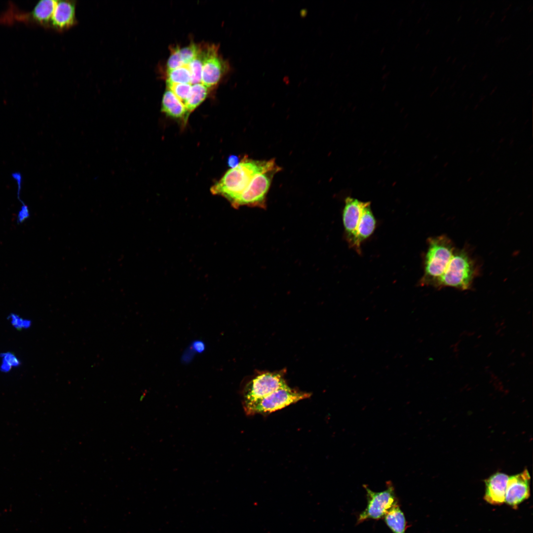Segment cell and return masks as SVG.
Segmentation results:
<instances>
[{"mask_svg": "<svg viewBox=\"0 0 533 533\" xmlns=\"http://www.w3.org/2000/svg\"><path fill=\"white\" fill-rule=\"evenodd\" d=\"M277 166L274 158L258 160L244 156L236 167L228 170L212 187L211 191L213 194L225 197L233 205L257 175Z\"/></svg>", "mask_w": 533, "mask_h": 533, "instance_id": "cell-1", "label": "cell"}, {"mask_svg": "<svg viewBox=\"0 0 533 533\" xmlns=\"http://www.w3.org/2000/svg\"><path fill=\"white\" fill-rule=\"evenodd\" d=\"M345 235L349 246L361 252L362 242L374 231L376 221L370 202L347 197L343 213Z\"/></svg>", "mask_w": 533, "mask_h": 533, "instance_id": "cell-2", "label": "cell"}, {"mask_svg": "<svg viewBox=\"0 0 533 533\" xmlns=\"http://www.w3.org/2000/svg\"><path fill=\"white\" fill-rule=\"evenodd\" d=\"M427 244L424 273L419 284L434 286L444 273L455 248L451 239L444 234L429 238Z\"/></svg>", "mask_w": 533, "mask_h": 533, "instance_id": "cell-3", "label": "cell"}, {"mask_svg": "<svg viewBox=\"0 0 533 533\" xmlns=\"http://www.w3.org/2000/svg\"><path fill=\"white\" fill-rule=\"evenodd\" d=\"M477 272L475 263L466 250L455 249L444 273L433 287L467 290L470 289Z\"/></svg>", "mask_w": 533, "mask_h": 533, "instance_id": "cell-4", "label": "cell"}, {"mask_svg": "<svg viewBox=\"0 0 533 533\" xmlns=\"http://www.w3.org/2000/svg\"><path fill=\"white\" fill-rule=\"evenodd\" d=\"M310 395L309 393L298 391L288 386L243 407L248 415L267 414L308 398Z\"/></svg>", "mask_w": 533, "mask_h": 533, "instance_id": "cell-5", "label": "cell"}, {"mask_svg": "<svg viewBox=\"0 0 533 533\" xmlns=\"http://www.w3.org/2000/svg\"><path fill=\"white\" fill-rule=\"evenodd\" d=\"M282 372H263L247 382L241 390L243 406L288 386Z\"/></svg>", "mask_w": 533, "mask_h": 533, "instance_id": "cell-6", "label": "cell"}, {"mask_svg": "<svg viewBox=\"0 0 533 533\" xmlns=\"http://www.w3.org/2000/svg\"><path fill=\"white\" fill-rule=\"evenodd\" d=\"M364 487L366 491L368 503L359 516L358 523L368 519H380L397 503L394 488L390 482H387L385 490L380 492H374L366 485Z\"/></svg>", "mask_w": 533, "mask_h": 533, "instance_id": "cell-7", "label": "cell"}, {"mask_svg": "<svg viewBox=\"0 0 533 533\" xmlns=\"http://www.w3.org/2000/svg\"><path fill=\"white\" fill-rule=\"evenodd\" d=\"M280 170L281 167L277 166L272 170L257 175L233 206L236 208L242 205L264 207L266 195L273 177Z\"/></svg>", "mask_w": 533, "mask_h": 533, "instance_id": "cell-8", "label": "cell"}, {"mask_svg": "<svg viewBox=\"0 0 533 533\" xmlns=\"http://www.w3.org/2000/svg\"><path fill=\"white\" fill-rule=\"evenodd\" d=\"M218 49L213 44L203 49L201 83L209 89L216 86L229 69L228 63L219 55Z\"/></svg>", "mask_w": 533, "mask_h": 533, "instance_id": "cell-9", "label": "cell"}, {"mask_svg": "<svg viewBox=\"0 0 533 533\" xmlns=\"http://www.w3.org/2000/svg\"><path fill=\"white\" fill-rule=\"evenodd\" d=\"M530 476L527 469L521 473L509 477L506 490L504 502L517 507L530 496Z\"/></svg>", "mask_w": 533, "mask_h": 533, "instance_id": "cell-10", "label": "cell"}, {"mask_svg": "<svg viewBox=\"0 0 533 533\" xmlns=\"http://www.w3.org/2000/svg\"><path fill=\"white\" fill-rule=\"evenodd\" d=\"M76 2L74 0H57L50 25L56 30L64 32L77 23Z\"/></svg>", "mask_w": 533, "mask_h": 533, "instance_id": "cell-11", "label": "cell"}, {"mask_svg": "<svg viewBox=\"0 0 533 533\" xmlns=\"http://www.w3.org/2000/svg\"><path fill=\"white\" fill-rule=\"evenodd\" d=\"M509 477L506 474L496 472L485 480V500L494 505L504 502L505 495Z\"/></svg>", "mask_w": 533, "mask_h": 533, "instance_id": "cell-12", "label": "cell"}, {"mask_svg": "<svg viewBox=\"0 0 533 533\" xmlns=\"http://www.w3.org/2000/svg\"><path fill=\"white\" fill-rule=\"evenodd\" d=\"M161 110L171 117L185 120L189 114L184 104L169 89L163 95Z\"/></svg>", "mask_w": 533, "mask_h": 533, "instance_id": "cell-13", "label": "cell"}, {"mask_svg": "<svg viewBox=\"0 0 533 533\" xmlns=\"http://www.w3.org/2000/svg\"><path fill=\"white\" fill-rule=\"evenodd\" d=\"M393 533H405L406 520L403 512L396 503L383 517Z\"/></svg>", "mask_w": 533, "mask_h": 533, "instance_id": "cell-14", "label": "cell"}, {"mask_svg": "<svg viewBox=\"0 0 533 533\" xmlns=\"http://www.w3.org/2000/svg\"><path fill=\"white\" fill-rule=\"evenodd\" d=\"M57 3V0H41L35 7L33 12L34 19L43 24H50Z\"/></svg>", "mask_w": 533, "mask_h": 533, "instance_id": "cell-15", "label": "cell"}, {"mask_svg": "<svg viewBox=\"0 0 533 533\" xmlns=\"http://www.w3.org/2000/svg\"><path fill=\"white\" fill-rule=\"evenodd\" d=\"M209 88L201 83L191 85L190 95L184 105L189 113L195 110L206 98Z\"/></svg>", "mask_w": 533, "mask_h": 533, "instance_id": "cell-16", "label": "cell"}, {"mask_svg": "<svg viewBox=\"0 0 533 533\" xmlns=\"http://www.w3.org/2000/svg\"><path fill=\"white\" fill-rule=\"evenodd\" d=\"M166 82L172 83H190L191 76L188 65L167 70Z\"/></svg>", "mask_w": 533, "mask_h": 533, "instance_id": "cell-17", "label": "cell"}, {"mask_svg": "<svg viewBox=\"0 0 533 533\" xmlns=\"http://www.w3.org/2000/svg\"><path fill=\"white\" fill-rule=\"evenodd\" d=\"M203 60V49L201 48L197 56L188 64L191 76V85L201 83Z\"/></svg>", "mask_w": 533, "mask_h": 533, "instance_id": "cell-18", "label": "cell"}, {"mask_svg": "<svg viewBox=\"0 0 533 533\" xmlns=\"http://www.w3.org/2000/svg\"><path fill=\"white\" fill-rule=\"evenodd\" d=\"M170 90L184 105L190 95L191 84L190 83H172L167 82Z\"/></svg>", "mask_w": 533, "mask_h": 533, "instance_id": "cell-19", "label": "cell"}, {"mask_svg": "<svg viewBox=\"0 0 533 533\" xmlns=\"http://www.w3.org/2000/svg\"><path fill=\"white\" fill-rule=\"evenodd\" d=\"M201 47L195 43H191L185 47L180 48L181 57L184 65L189 64L198 54Z\"/></svg>", "mask_w": 533, "mask_h": 533, "instance_id": "cell-20", "label": "cell"}, {"mask_svg": "<svg viewBox=\"0 0 533 533\" xmlns=\"http://www.w3.org/2000/svg\"><path fill=\"white\" fill-rule=\"evenodd\" d=\"M180 48L176 46L171 49L170 54L167 62V70L174 69L184 65L181 57Z\"/></svg>", "mask_w": 533, "mask_h": 533, "instance_id": "cell-21", "label": "cell"}, {"mask_svg": "<svg viewBox=\"0 0 533 533\" xmlns=\"http://www.w3.org/2000/svg\"><path fill=\"white\" fill-rule=\"evenodd\" d=\"M3 362L1 365V368L4 371L9 370L13 366H17L19 364L18 360L14 355L7 353L3 355Z\"/></svg>", "mask_w": 533, "mask_h": 533, "instance_id": "cell-22", "label": "cell"}, {"mask_svg": "<svg viewBox=\"0 0 533 533\" xmlns=\"http://www.w3.org/2000/svg\"><path fill=\"white\" fill-rule=\"evenodd\" d=\"M30 216V213L28 206L26 204H23L18 211L16 221L18 224H22Z\"/></svg>", "mask_w": 533, "mask_h": 533, "instance_id": "cell-23", "label": "cell"}, {"mask_svg": "<svg viewBox=\"0 0 533 533\" xmlns=\"http://www.w3.org/2000/svg\"><path fill=\"white\" fill-rule=\"evenodd\" d=\"M11 319L13 325L16 328L19 329L23 328H27L30 325V323L29 321L23 320L18 317L17 316H11Z\"/></svg>", "mask_w": 533, "mask_h": 533, "instance_id": "cell-24", "label": "cell"}, {"mask_svg": "<svg viewBox=\"0 0 533 533\" xmlns=\"http://www.w3.org/2000/svg\"><path fill=\"white\" fill-rule=\"evenodd\" d=\"M190 347L194 352L201 353L205 349V344L201 341L196 340L192 342Z\"/></svg>", "mask_w": 533, "mask_h": 533, "instance_id": "cell-25", "label": "cell"}, {"mask_svg": "<svg viewBox=\"0 0 533 533\" xmlns=\"http://www.w3.org/2000/svg\"><path fill=\"white\" fill-rule=\"evenodd\" d=\"M239 162V158L234 155L229 156L228 159V164L231 168L236 167Z\"/></svg>", "mask_w": 533, "mask_h": 533, "instance_id": "cell-26", "label": "cell"}, {"mask_svg": "<svg viewBox=\"0 0 533 533\" xmlns=\"http://www.w3.org/2000/svg\"><path fill=\"white\" fill-rule=\"evenodd\" d=\"M193 351V350L190 346V348H188L186 350V351L183 354L182 358V361H184L185 363L190 361L191 357L193 356V353H191V352H192Z\"/></svg>", "mask_w": 533, "mask_h": 533, "instance_id": "cell-27", "label": "cell"}, {"mask_svg": "<svg viewBox=\"0 0 533 533\" xmlns=\"http://www.w3.org/2000/svg\"><path fill=\"white\" fill-rule=\"evenodd\" d=\"M308 11L306 8H304L301 9L300 11V15L302 17H305L307 14Z\"/></svg>", "mask_w": 533, "mask_h": 533, "instance_id": "cell-28", "label": "cell"}, {"mask_svg": "<svg viewBox=\"0 0 533 533\" xmlns=\"http://www.w3.org/2000/svg\"><path fill=\"white\" fill-rule=\"evenodd\" d=\"M511 6H512V4L511 3V4H510V5H508V6H507V7H506V8H505V9H504V10H503V12H502V13H504V12H505L506 11H507V10H508V9H509L510 8V7H511Z\"/></svg>", "mask_w": 533, "mask_h": 533, "instance_id": "cell-29", "label": "cell"}, {"mask_svg": "<svg viewBox=\"0 0 533 533\" xmlns=\"http://www.w3.org/2000/svg\"><path fill=\"white\" fill-rule=\"evenodd\" d=\"M496 88H497V86H495V87H494V88H493V89L492 90V91H491V92H490V95H492V94H493V93H494V92L495 91V90L496 89Z\"/></svg>", "mask_w": 533, "mask_h": 533, "instance_id": "cell-30", "label": "cell"}, {"mask_svg": "<svg viewBox=\"0 0 533 533\" xmlns=\"http://www.w3.org/2000/svg\"><path fill=\"white\" fill-rule=\"evenodd\" d=\"M488 74H485V75H484V76H483V77H482V80H485V79H486L487 78V77H488Z\"/></svg>", "mask_w": 533, "mask_h": 533, "instance_id": "cell-31", "label": "cell"}, {"mask_svg": "<svg viewBox=\"0 0 533 533\" xmlns=\"http://www.w3.org/2000/svg\"><path fill=\"white\" fill-rule=\"evenodd\" d=\"M528 10H529V9H530L529 10V11H530V12H531V11H532V10H533V6L532 4H531V5H530V6H529V7H528Z\"/></svg>", "mask_w": 533, "mask_h": 533, "instance_id": "cell-32", "label": "cell"}, {"mask_svg": "<svg viewBox=\"0 0 533 533\" xmlns=\"http://www.w3.org/2000/svg\"><path fill=\"white\" fill-rule=\"evenodd\" d=\"M495 11H493L489 16L490 18H491L495 14Z\"/></svg>", "mask_w": 533, "mask_h": 533, "instance_id": "cell-33", "label": "cell"}, {"mask_svg": "<svg viewBox=\"0 0 533 533\" xmlns=\"http://www.w3.org/2000/svg\"><path fill=\"white\" fill-rule=\"evenodd\" d=\"M506 15H504V16H503L502 17V18L501 19V20H500V21H501H501H503V20H504V19H505V18H506Z\"/></svg>", "mask_w": 533, "mask_h": 533, "instance_id": "cell-34", "label": "cell"}, {"mask_svg": "<svg viewBox=\"0 0 533 533\" xmlns=\"http://www.w3.org/2000/svg\"><path fill=\"white\" fill-rule=\"evenodd\" d=\"M451 56H449L448 58H447V59L446 60V62H448L449 60H450V59H451Z\"/></svg>", "mask_w": 533, "mask_h": 533, "instance_id": "cell-35", "label": "cell"}, {"mask_svg": "<svg viewBox=\"0 0 533 533\" xmlns=\"http://www.w3.org/2000/svg\"><path fill=\"white\" fill-rule=\"evenodd\" d=\"M466 64H465V65H464L463 66V67H462V69H462V70H464V69H465V67H466Z\"/></svg>", "mask_w": 533, "mask_h": 533, "instance_id": "cell-36", "label": "cell"}, {"mask_svg": "<svg viewBox=\"0 0 533 533\" xmlns=\"http://www.w3.org/2000/svg\"><path fill=\"white\" fill-rule=\"evenodd\" d=\"M456 59H457V57H455V58H454V59L453 60V61H452V63H454V62H455V61H456Z\"/></svg>", "mask_w": 533, "mask_h": 533, "instance_id": "cell-37", "label": "cell"}, {"mask_svg": "<svg viewBox=\"0 0 533 533\" xmlns=\"http://www.w3.org/2000/svg\"><path fill=\"white\" fill-rule=\"evenodd\" d=\"M456 81H457V80H456L455 82L453 83V84L452 85V86L451 87V88H452L453 87V86L455 85Z\"/></svg>", "mask_w": 533, "mask_h": 533, "instance_id": "cell-38", "label": "cell"}, {"mask_svg": "<svg viewBox=\"0 0 533 533\" xmlns=\"http://www.w3.org/2000/svg\"><path fill=\"white\" fill-rule=\"evenodd\" d=\"M485 97H486V96H484L481 99L480 101H482L485 98Z\"/></svg>", "mask_w": 533, "mask_h": 533, "instance_id": "cell-39", "label": "cell"}, {"mask_svg": "<svg viewBox=\"0 0 533 533\" xmlns=\"http://www.w3.org/2000/svg\"><path fill=\"white\" fill-rule=\"evenodd\" d=\"M461 18V16H460L459 17V18H457V21H459V20H460V19Z\"/></svg>", "mask_w": 533, "mask_h": 533, "instance_id": "cell-40", "label": "cell"}, {"mask_svg": "<svg viewBox=\"0 0 533 533\" xmlns=\"http://www.w3.org/2000/svg\"><path fill=\"white\" fill-rule=\"evenodd\" d=\"M532 73H533V71H531V73L530 74H529V76H530L532 74Z\"/></svg>", "mask_w": 533, "mask_h": 533, "instance_id": "cell-41", "label": "cell"}, {"mask_svg": "<svg viewBox=\"0 0 533 533\" xmlns=\"http://www.w3.org/2000/svg\"><path fill=\"white\" fill-rule=\"evenodd\" d=\"M479 20V18L477 19L476 20V21L475 22V23H477V21H478V20Z\"/></svg>", "mask_w": 533, "mask_h": 533, "instance_id": "cell-42", "label": "cell"}, {"mask_svg": "<svg viewBox=\"0 0 533 533\" xmlns=\"http://www.w3.org/2000/svg\"><path fill=\"white\" fill-rule=\"evenodd\" d=\"M489 22H490V21H489H489H487V22L486 23V24H485V25H488V23H489Z\"/></svg>", "mask_w": 533, "mask_h": 533, "instance_id": "cell-43", "label": "cell"}]
</instances>
